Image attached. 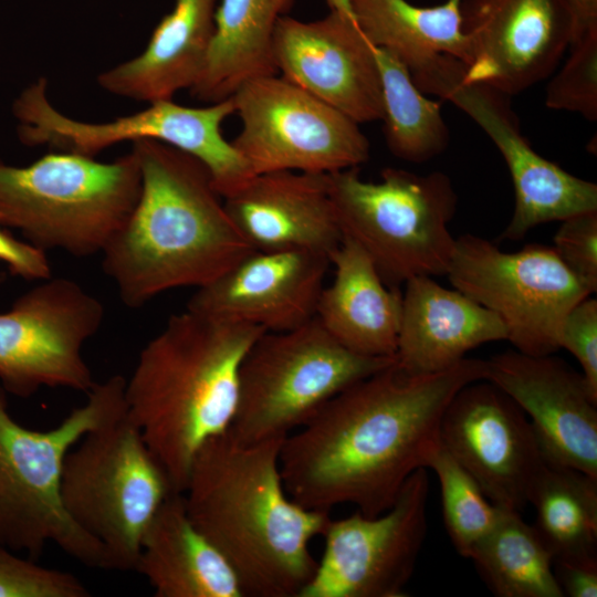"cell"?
I'll return each mask as SVG.
<instances>
[{
    "label": "cell",
    "mask_w": 597,
    "mask_h": 597,
    "mask_svg": "<svg viewBox=\"0 0 597 597\" xmlns=\"http://www.w3.org/2000/svg\"><path fill=\"white\" fill-rule=\"evenodd\" d=\"M485 371L486 360L468 357L419 377L404 376L394 364L349 386L283 440L280 472L287 494L311 510L348 503L367 516L386 512L440 447L451 399Z\"/></svg>",
    "instance_id": "1"
},
{
    "label": "cell",
    "mask_w": 597,
    "mask_h": 597,
    "mask_svg": "<svg viewBox=\"0 0 597 597\" xmlns=\"http://www.w3.org/2000/svg\"><path fill=\"white\" fill-rule=\"evenodd\" d=\"M283 440L244 444L228 432L209 439L182 492L190 520L233 569L244 597H300L317 567L310 543L331 520L287 494Z\"/></svg>",
    "instance_id": "2"
},
{
    "label": "cell",
    "mask_w": 597,
    "mask_h": 597,
    "mask_svg": "<svg viewBox=\"0 0 597 597\" xmlns=\"http://www.w3.org/2000/svg\"><path fill=\"white\" fill-rule=\"evenodd\" d=\"M132 151L139 197L102 252L104 273L127 307L170 290L202 287L254 251L198 159L154 139L134 142Z\"/></svg>",
    "instance_id": "3"
},
{
    "label": "cell",
    "mask_w": 597,
    "mask_h": 597,
    "mask_svg": "<svg viewBox=\"0 0 597 597\" xmlns=\"http://www.w3.org/2000/svg\"><path fill=\"white\" fill-rule=\"evenodd\" d=\"M264 332L186 308L140 350L125 384L126 413L175 492H184L202 444L229 430L242 360Z\"/></svg>",
    "instance_id": "4"
},
{
    "label": "cell",
    "mask_w": 597,
    "mask_h": 597,
    "mask_svg": "<svg viewBox=\"0 0 597 597\" xmlns=\"http://www.w3.org/2000/svg\"><path fill=\"white\" fill-rule=\"evenodd\" d=\"M125 384L122 375L95 383L84 405L44 431L12 418L0 385V542L6 546L35 561L53 543L87 567L107 569L102 545L67 515L61 476L66 454L85 434L126 412Z\"/></svg>",
    "instance_id": "5"
},
{
    "label": "cell",
    "mask_w": 597,
    "mask_h": 597,
    "mask_svg": "<svg viewBox=\"0 0 597 597\" xmlns=\"http://www.w3.org/2000/svg\"><path fill=\"white\" fill-rule=\"evenodd\" d=\"M140 170L133 151L114 161L57 151L18 167L0 159V224L35 247L102 253L133 212Z\"/></svg>",
    "instance_id": "6"
},
{
    "label": "cell",
    "mask_w": 597,
    "mask_h": 597,
    "mask_svg": "<svg viewBox=\"0 0 597 597\" xmlns=\"http://www.w3.org/2000/svg\"><path fill=\"white\" fill-rule=\"evenodd\" d=\"M326 176L344 235L367 253L387 285L447 274L455 245L448 224L458 205L448 175L387 167L373 182L354 167Z\"/></svg>",
    "instance_id": "7"
},
{
    "label": "cell",
    "mask_w": 597,
    "mask_h": 597,
    "mask_svg": "<svg viewBox=\"0 0 597 597\" xmlns=\"http://www.w3.org/2000/svg\"><path fill=\"white\" fill-rule=\"evenodd\" d=\"M395 358L354 353L314 317L285 332H264L244 356L229 436L244 444L285 439L325 404Z\"/></svg>",
    "instance_id": "8"
},
{
    "label": "cell",
    "mask_w": 597,
    "mask_h": 597,
    "mask_svg": "<svg viewBox=\"0 0 597 597\" xmlns=\"http://www.w3.org/2000/svg\"><path fill=\"white\" fill-rule=\"evenodd\" d=\"M172 493L167 472L126 412L85 434L63 464V506L102 545L107 569L135 570L146 530Z\"/></svg>",
    "instance_id": "9"
},
{
    "label": "cell",
    "mask_w": 597,
    "mask_h": 597,
    "mask_svg": "<svg viewBox=\"0 0 597 597\" xmlns=\"http://www.w3.org/2000/svg\"><path fill=\"white\" fill-rule=\"evenodd\" d=\"M447 275L454 289L503 322L516 350L533 356L561 348L566 315L593 294L553 247L533 243L503 252L470 233L455 238Z\"/></svg>",
    "instance_id": "10"
},
{
    "label": "cell",
    "mask_w": 597,
    "mask_h": 597,
    "mask_svg": "<svg viewBox=\"0 0 597 597\" xmlns=\"http://www.w3.org/2000/svg\"><path fill=\"white\" fill-rule=\"evenodd\" d=\"M232 98L242 126L231 143L253 175H327L370 157L358 123L280 74L244 83Z\"/></svg>",
    "instance_id": "11"
},
{
    "label": "cell",
    "mask_w": 597,
    "mask_h": 597,
    "mask_svg": "<svg viewBox=\"0 0 597 597\" xmlns=\"http://www.w3.org/2000/svg\"><path fill=\"white\" fill-rule=\"evenodd\" d=\"M104 317L102 302L77 282H40L0 313V385L20 398L43 387L87 394L95 381L83 347Z\"/></svg>",
    "instance_id": "12"
},
{
    "label": "cell",
    "mask_w": 597,
    "mask_h": 597,
    "mask_svg": "<svg viewBox=\"0 0 597 597\" xmlns=\"http://www.w3.org/2000/svg\"><path fill=\"white\" fill-rule=\"evenodd\" d=\"M429 479L415 471L384 513L329 520L323 555L300 597H401L427 532Z\"/></svg>",
    "instance_id": "13"
},
{
    "label": "cell",
    "mask_w": 597,
    "mask_h": 597,
    "mask_svg": "<svg viewBox=\"0 0 597 597\" xmlns=\"http://www.w3.org/2000/svg\"><path fill=\"white\" fill-rule=\"evenodd\" d=\"M439 438L493 504L517 512L528 504L546 461L526 415L495 385L483 379L461 388Z\"/></svg>",
    "instance_id": "14"
},
{
    "label": "cell",
    "mask_w": 597,
    "mask_h": 597,
    "mask_svg": "<svg viewBox=\"0 0 597 597\" xmlns=\"http://www.w3.org/2000/svg\"><path fill=\"white\" fill-rule=\"evenodd\" d=\"M461 9L470 51L463 80L510 97L551 76L573 41L565 0H463Z\"/></svg>",
    "instance_id": "15"
},
{
    "label": "cell",
    "mask_w": 597,
    "mask_h": 597,
    "mask_svg": "<svg viewBox=\"0 0 597 597\" xmlns=\"http://www.w3.org/2000/svg\"><path fill=\"white\" fill-rule=\"evenodd\" d=\"M273 49L277 72L287 81L358 124L381 121L375 46L354 18L336 11L308 22L283 15Z\"/></svg>",
    "instance_id": "16"
},
{
    "label": "cell",
    "mask_w": 597,
    "mask_h": 597,
    "mask_svg": "<svg viewBox=\"0 0 597 597\" xmlns=\"http://www.w3.org/2000/svg\"><path fill=\"white\" fill-rule=\"evenodd\" d=\"M484 380L530 417L546 463L597 479V399L562 358L506 350L486 360Z\"/></svg>",
    "instance_id": "17"
},
{
    "label": "cell",
    "mask_w": 597,
    "mask_h": 597,
    "mask_svg": "<svg viewBox=\"0 0 597 597\" xmlns=\"http://www.w3.org/2000/svg\"><path fill=\"white\" fill-rule=\"evenodd\" d=\"M329 265L310 250H254L197 289L187 308L265 332L294 329L315 317Z\"/></svg>",
    "instance_id": "18"
},
{
    "label": "cell",
    "mask_w": 597,
    "mask_h": 597,
    "mask_svg": "<svg viewBox=\"0 0 597 597\" xmlns=\"http://www.w3.org/2000/svg\"><path fill=\"white\" fill-rule=\"evenodd\" d=\"M223 201L254 250L301 249L329 258L344 238L325 174L254 175Z\"/></svg>",
    "instance_id": "19"
},
{
    "label": "cell",
    "mask_w": 597,
    "mask_h": 597,
    "mask_svg": "<svg viewBox=\"0 0 597 597\" xmlns=\"http://www.w3.org/2000/svg\"><path fill=\"white\" fill-rule=\"evenodd\" d=\"M395 354V367L406 377L446 370L486 343L507 338L503 322L490 310L432 276L407 280Z\"/></svg>",
    "instance_id": "20"
},
{
    "label": "cell",
    "mask_w": 597,
    "mask_h": 597,
    "mask_svg": "<svg viewBox=\"0 0 597 597\" xmlns=\"http://www.w3.org/2000/svg\"><path fill=\"white\" fill-rule=\"evenodd\" d=\"M329 261L334 279L321 292L315 317L349 350L395 358L402 292L387 285L367 253L346 235Z\"/></svg>",
    "instance_id": "21"
},
{
    "label": "cell",
    "mask_w": 597,
    "mask_h": 597,
    "mask_svg": "<svg viewBox=\"0 0 597 597\" xmlns=\"http://www.w3.org/2000/svg\"><path fill=\"white\" fill-rule=\"evenodd\" d=\"M216 0H176L136 57L98 75L109 93L153 103L198 80L214 30Z\"/></svg>",
    "instance_id": "22"
},
{
    "label": "cell",
    "mask_w": 597,
    "mask_h": 597,
    "mask_svg": "<svg viewBox=\"0 0 597 597\" xmlns=\"http://www.w3.org/2000/svg\"><path fill=\"white\" fill-rule=\"evenodd\" d=\"M135 570L156 597H244L233 569L190 520L182 493H172L150 522Z\"/></svg>",
    "instance_id": "23"
},
{
    "label": "cell",
    "mask_w": 597,
    "mask_h": 597,
    "mask_svg": "<svg viewBox=\"0 0 597 597\" xmlns=\"http://www.w3.org/2000/svg\"><path fill=\"white\" fill-rule=\"evenodd\" d=\"M293 3L294 0H220L212 39L191 95L217 103L231 97L251 80L279 74L274 33Z\"/></svg>",
    "instance_id": "24"
},
{
    "label": "cell",
    "mask_w": 597,
    "mask_h": 597,
    "mask_svg": "<svg viewBox=\"0 0 597 597\" xmlns=\"http://www.w3.org/2000/svg\"><path fill=\"white\" fill-rule=\"evenodd\" d=\"M355 21L376 48L395 54L413 72L439 55L467 65L469 41L462 28V1L420 7L407 0H348Z\"/></svg>",
    "instance_id": "25"
},
{
    "label": "cell",
    "mask_w": 597,
    "mask_h": 597,
    "mask_svg": "<svg viewBox=\"0 0 597 597\" xmlns=\"http://www.w3.org/2000/svg\"><path fill=\"white\" fill-rule=\"evenodd\" d=\"M533 525L554 563L597 565V479L546 463L532 489Z\"/></svg>",
    "instance_id": "26"
},
{
    "label": "cell",
    "mask_w": 597,
    "mask_h": 597,
    "mask_svg": "<svg viewBox=\"0 0 597 597\" xmlns=\"http://www.w3.org/2000/svg\"><path fill=\"white\" fill-rule=\"evenodd\" d=\"M469 558L499 597L564 596L551 551L517 511L502 509L496 524Z\"/></svg>",
    "instance_id": "27"
},
{
    "label": "cell",
    "mask_w": 597,
    "mask_h": 597,
    "mask_svg": "<svg viewBox=\"0 0 597 597\" xmlns=\"http://www.w3.org/2000/svg\"><path fill=\"white\" fill-rule=\"evenodd\" d=\"M383 93L384 135L390 153L426 163L446 150L450 132L441 104L425 96L408 67L390 51L375 46Z\"/></svg>",
    "instance_id": "28"
},
{
    "label": "cell",
    "mask_w": 597,
    "mask_h": 597,
    "mask_svg": "<svg viewBox=\"0 0 597 597\" xmlns=\"http://www.w3.org/2000/svg\"><path fill=\"white\" fill-rule=\"evenodd\" d=\"M428 468L439 480L444 525L457 552L469 558L496 524L502 507L493 504L474 479L441 446Z\"/></svg>",
    "instance_id": "29"
},
{
    "label": "cell",
    "mask_w": 597,
    "mask_h": 597,
    "mask_svg": "<svg viewBox=\"0 0 597 597\" xmlns=\"http://www.w3.org/2000/svg\"><path fill=\"white\" fill-rule=\"evenodd\" d=\"M569 55L549 80L545 105L597 119V30L569 45Z\"/></svg>",
    "instance_id": "30"
},
{
    "label": "cell",
    "mask_w": 597,
    "mask_h": 597,
    "mask_svg": "<svg viewBox=\"0 0 597 597\" xmlns=\"http://www.w3.org/2000/svg\"><path fill=\"white\" fill-rule=\"evenodd\" d=\"M87 587L72 573L21 558L0 542V597H88Z\"/></svg>",
    "instance_id": "31"
},
{
    "label": "cell",
    "mask_w": 597,
    "mask_h": 597,
    "mask_svg": "<svg viewBox=\"0 0 597 597\" xmlns=\"http://www.w3.org/2000/svg\"><path fill=\"white\" fill-rule=\"evenodd\" d=\"M554 250L590 290H597V211L562 221Z\"/></svg>",
    "instance_id": "32"
},
{
    "label": "cell",
    "mask_w": 597,
    "mask_h": 597,
    "mask_svg": "<svg viewBox=\"0 0 597 597\" xmlns=\"http://www.w3.org/2000/svg\"><path fill=\"white\" fill-rule=\"evenodd\" d=\"M561 348L579 363L582 375L597 399V300L591 295L578 302L566 315L559 335Z\"/></svg>",
    "instance_id": "33"
},
{
    "label": "cell",
    "mask_w": 597,
    "mask_h": 597,
    "mask_svg": "<svg viewBox=\"0 0 597 597\" xmlns=\"http://www.w3.org/2000/svg\"><path fill=\"white\" fill-rule=\"evenodd\" d=\"M0 262L7 264L11 274L27 281H45L52 277L46 251L28 241L15 239L0 224Z\"/></svg>",
    "instance_id": "34"
},
{
    "label": "cell",
    "mask_w": 597,
    "mask_h": 597,
    "mask_svg": "<svg viewBox=\"0 0 597 597\" xmlns=\"http://www.w3.org/2000/svg\"><path fill=\"white\" fill-rule=\"evenodd\" d=\"M554 570L564 596H597V565L557 562Z\"/></svg>",
    "instance_id": "35"
},
{
    "label": "cell",
    "mask_w": 597,
    "mask_h": 597,
    "mask_svg": "<svg viewBox=\"0 0 597 597\" xmlns=\"http://www.w3.org/2000/svg\"><path fill=\"white\" fill-rule=\"evenodd\" d=\"M565 2L569 8L574 23L572 43L597 30V0H565Z\"/></svg>",
    "instance_id": "36"
},
{
    "label": "cell",
    "mask_w": 597,
    "mask_h": 597,
    "mask_svg": "<svg viewBox=\"0 0 597 597\" xmlns=\"http://www.w3.org/2000/svg\"><path fill=\"white\" fill-rule=\"evenodd\" d=\"M326 2L331 11H336L354 18L348 0H326Z\"/></svg>",
    "instance_id": "37"
},
{
    "label": "cell",
    "mask_w": 597,
    "mask_h": 597,
    "mask_svg": "<svg viewBox=\"0 0 597 597\" xmlns=\"http://www.w3.org/2000/svg\"><path fill=\"white\" fill-rule=\"evenodd\" d=\"M6 280V275L0 272V283H2Z\"/></svg>",
    "instance_id": "38"
}]
</instances>
